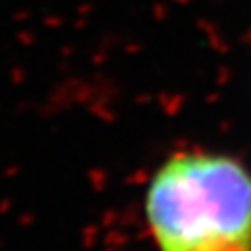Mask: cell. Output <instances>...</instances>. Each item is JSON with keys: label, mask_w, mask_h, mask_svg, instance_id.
Segmentation results:
<instances>
[{"label": "cell", "mask_w": 251, "mask_h": 251, "mask_svg": "<svg viewBox=\"0 0 251 251\" xmlns=\"http://www.w3.org/2000/svg\"><path fill=\"white\" fill-rule=\"evenodd\" d=\"M145 216L158 251H251V172L212 152H178L152 176Z\"/></svg>", "instance_id": "1"}, {"label": "cell", "mask_w": 251, "mask_h": 251, "mask_svg": "<svg viewBox=\"0 0 251 251\" xmlns=\"http://www.w3.org/2000/svg\"><path fill=\"white\" fill-rule=\"evenodd\" d=\"M0 245H2V243H0Z\"/></svg>", "instance_id": "2"}]
</instances>
